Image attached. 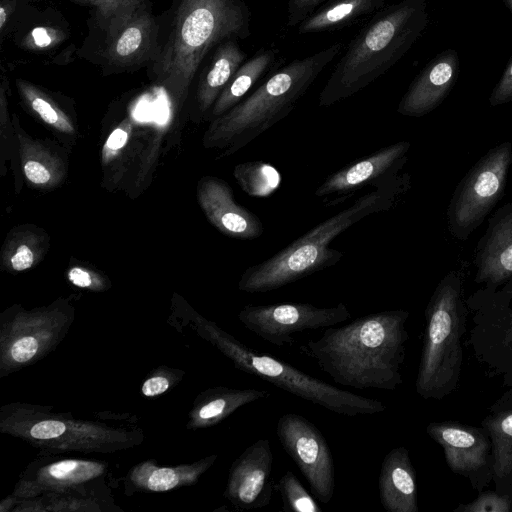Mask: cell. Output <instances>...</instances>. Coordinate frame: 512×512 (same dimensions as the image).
Masks as SVG:
<instances>
[{
  "mask_svg": "<svg viewBox=\"0 0 512 512\" xmlns=\"http://www.w3.org/2000/svg\"><path fill=\"white\" fill-rule=\"evenodd\" d=\"M244 0H174L159 19L150 79L181 105L204 62L222 42L251 35Z\"/></svg>",
  "mask_w": 512,
  "mask_h": 512,
  "instance_id": "6da1fadb",
  "label": "cell"
},
{
  "mask_svg": "<svg viewBox=\"0 0 512 512\" xmlns=\"http://www.w3.org/2000/svg\"><path fill=\"white\" fill-rule=\"evenodd\" d=\"M409 311L385 310L324 330L300 347L334 383L394 391L403 383Z\"/></svg>",
  "mask_w": 512,
  "mask_h": 512,
  "instance_id": "7a4b0ae2",
  "label": "cell"
},
{
  "mask_svg": "<svg viewBox=\"0 0 512 512\" xmlns=\"http://www.w3.org/2000/svg\"><path fill=\"white\" fill-rule=\"evenodd\" d=\"M408 187L407 174L375 187L270 258L248 267L238 289L249 294L265 293L335 265L343 253L329 247L332 241L363 218L393 208Z\"/></svg>",
  "mask_w": 512,
  "mask_h": 512,
  "instance_id": "3957f363",
  "label": "cell"
},
{
  "mask_svg": "<svg viewBox=\"0 0 512 512\" xmlns=\"http://www.w3.org/2000/svg\"><path fill=\"white\" fill-rule=\"evenodd\" d=\"M428 22L426 0H401L375 13L349 43L318 105L329 107L372 84L412 48Z\"/></svg>",
  "mask_w": 512,
  "mask_h": 512,
  "instance_id": "277c9868",
  "label": "cell"
},
{
  "mask_svg": "<svg viewBox=\"0 0 512 512\" xmlns=\"http://www.w3.org/2000/svg\"><path fill=\"white\" fill-rule=\"evenodd\" d=\"M342 49V43H334L275 70L247 97L211 121L204 146L221 150V157L247 146L294 110Z\"/></svg>",
  "mask_w": 512,
  "mask_h": 512,
  "instance_id": "5b68a950",
  "label": "cell"
},
{
  "mask_svg": "<svg viewBox=\"0 0 512 512\" xmlns=\"http://www.w3.org/2000/svg\"><path fill=\"white\" fill-rule=\"evenodd\" d=\"M421 356L415 381L424 400H443L459 386L468 309L463 297V276L448 272L426 306Z\"/></svg>",
  "mask_w": 512,
  "mask_h": 512,
  "instance_id": "8992f818",
  "label": "cell"
},
{
  "mask_svg": "<svg viewBox=\"0 0 512 512\" xmlns=\"http://www.w3.org/2000/svg\"><path fill=\"white\" fill-rule=\"evenodd\" d=\"M470 320L467 346L500 395L489 412L512 407V279L484 286L465 299Z\"/></svg>",
  "mask_w": 512,
  "mask_h": 512,
  "instance_id": "52a82bcc",
  "label": "cell"
},
{
  "mask_svg": "<svg viewBox=\"0 0 512 512\" xmlns=\"http://www.w3.org/2000/svg\"><path fill=\"white\" fill-rule=\"evenodd\" d=\"M214 336L221 350L239 370L333 413L354 417L386 410L381 401L342 390L285 361L251 349L226 333L215 332Z\"/></svg>",
  "mask_w": 512,
  "mask_h": 512,
  "instance_id": "ba28073f",
  "label": "cell"
},
{
  "mask_svg": "<svg viewBox=\"0 0 512 512\" xmlns=\"http://www.w3.org/2000/svg\"><path fill=\"white\" fill-rule=\"evenodd\" d=\"M512 143L502 142L488 151L457 185L447 209L448 229L466 240L484 221L502 197L509 167Z\"/></svg>",
  "mask_w": 512,
  "mask_h": 512,
  "instance_id": "9c48e42d",
  "label": "cell"
},
{
  "mask_svg": "<svg viewBox=\"0 0 512 512\" xmlns=\"http://www.w3.org/2000/svg\"><path fill=\"white\" fill-rule=\"evenodd\" d=\"M103 35L97 49L106 72L131 71L148 65L156 46L158 22L147 2L108 17L94 16Z\"/></svg>",
  "mask_w": 512,
  "mask_h": 512,
  "instance_id": "30bf717a",
  "label": "cell"
},
{
  "mask_svg": "<svg viewBox=\"0 0 512 512\" xmlns=\"http://www.w3.org/2000/svg\"><path fill=\"white\" fill-rule=\"evenodd\" d=\"M238 318L265 342L283 347L292 346L297 333L336 326L350 319L351 313L344 303L327 308L310 303L248 304Z\"/></svg>",
  "mask_w": 512,
  "mask_h": 512,
  "instance_id": "8fae6325",
  "label": "cell"
},
{
  "mask_svg": "<svg viewBox=\"0 0 512 512\" xmlns=\"http://www.w3.org/2000/svg\"><path fill=\"white\" fill-rule=\"evenodd\" d=\"M276 435L284 451L308 481L312 495L321 503L328 504L334 495L335 467L322 432L304 416L285 413L277 421Z\"/></svg>",
  "mask_w": 512,
  "mask_h": 512,
  "instance_id": "7c38bea8",
  "label": "cell"
},
{
  "mask_svg": "<svg viewBox=\"0 0 512 512\" xmlns=\"http://www.w3.org/2000/svg\"><path fill=\"white\" fill-rule=\"evenodd\" d=\"M426 433L443 451L450 470L480 492L493 480L492 442L483 426L459 421L430 422Z\"/></svg>",
  "mask_w": 512,
  "mask_h": 512,
  "instance_id": "4fadbf2b",
  "label": "cell"
},
{
  "mask_svg": "<svg viewBox=\"0 0 512 512\" xmlns=\"http://www.w3.org/2000/svg\"><path fill=\"white\" fill-rule=\"evenodd\" d=\"M410 142L399 141L348 164L327 176L315 191L326 204L336 205L368 187H377L397 177L407 162Z\"/></svg>",
  "mask_w": 512,
  "mask_h": 512,
  "instance_id": "5bb4252c",
  "label": "cell"
},
{
  "mask_svg": "<svg viewBox=\"0 0 512 512\" xmlns=\"http://www.w3.org/2000/svg\"><path fill=\"white\" fill-rule=\"evenodd\" d=\"M273 454L269 439L248 446L233 463L226 489L227 498L241 510L266 507L272 499Z\"/></svg>",
  "mask_w": 512,
  "mask_h": 512,
  "instance_id": "9a60e30c",
  "label": "cell"
},
{
  "mask_svg": "<svg viewBox=\"0 0 512 512\" xmlns=\"http://www.w3.org/2000/svg\"><path fill=\"white\" fill-rule=\"evenodd\" d=\"M197 193L207 219L224 235L241 240L262 236L264 225L261 219L236 202L231 187L222 179L203 177Z\"/></svg>",
  "mask_w": 512,
  "mask_h": 512,
  "instance_id": "2e32d148",
  "label": "cell"
},
{
  "mask_svg": "<svg viewBox=\"0 0 512 512\" xmlns=\"http://www.w3.org/2000/svg\"><path fill=\"white\" fill-rule=\"evenodd\" d=\"M460 62L455 49L436 55L417 75L402 96L397 112L422 117L436 109L457 81Z\"/></svg>",
  "mask_w": 512,
  "mask_h": 512,
  "instance_id": "e0dca14e",
  "label": "cell"
},
{
  "mask_svg": "<svg viewBox=\"0 0 512 512\" xmlns=\"http://www.w3.org/2000/svg\"><path fill=\"white\" fill-rule=\"evenodd\" d=\"M475 282L497 288L512 279V203L489 219L475 254Z\"/></svg>",
  "mask_w": 512,
  "mask_h": 512,
  "instance_id": "ac0fdd59",
  "label": "cell"
},
{
  "mask_svg": "<svg viewBox=\"0 0 512 512\" xmlns=\"http://www.w3.org/2000/svg\"><path fill=\"white\" fill-rule=\"evenodd\" d=\"M378 489L380 502L387 512L419 511L416 472L406 447H395L385 455Z\"/></svg>",
  "mask_w": 512,
  "mask_h": 512,
  "instance_id": "d6986e66",
  "label": "cell"
},
{
  "mask_svg": "<svg viewBox=\"0 0 512 512\" xmlns=\"http://www.w3.org/2000/svg\"><path fill=\"white\" fill-rule=\"evenodd\" d=\"M246 59L247 54L236 39L222 42L210 54L197 75L195 105L200 117L207 113L209 116L217 98Z\"/></svg>",
  "mask_w": 512,
  "mask_h": 512,
  "instance_id": "ffe728a7",
  "label": "cell"
},
{
  "mask_svg": "<svg viewBox=\"0 0 512 512\" xmlns=\"http://www.w3.org/2000/svg\"><path fill=\"white\" fill-rule=\"evenodd\" d=\"M277 49H260L235 72L214 103L209 118L223 115L238 104L251 88L278 66Z\"/></svg>",
  "mask_w": 512,
  "mask_h": 512,
  "instance_id": "44dd1931",
  "label": "cell"
},
{
  "mask_svg": "<svg viewBox=\"0 0 512 512\" xmlns=\"http://www.w3.org/2000/svg\"><path fill=\"white\" fill-rule=\"evenodd\" d=\"M481 426L492 442L494 488L512 495V407L489 412Z\"/></svg>",
  "mask_w": 512,
  "mask_h": 512,
  "instance_id": "7402d4cb",
  "label": "cell"
},
{
  "mask_svg": "<svg viewBox=\"0 0 512 512\" xmlns=\"http://www.w3.org/2000/svg\"><path fill=\"white\" fill-rule=\"evenodd\" d=\"M384 0H328L304 19L298 34H311L340 29L359 19L377 13Z\"/></svg>",
  "mask_w": 512,
  "mask_h": 512,
  "instance_id": "603a6c76",
  "label": "cell"
},
{
  "mask_svg": "<svg viewBox=\"0 0 512 512\" xmlns=\"http://www.w3.org/2000/svg\"><path fill=\"white\" fill-rule=\"evenodd\" d=\"M233 176L240 188L254 198L271 196L282 182L280 172L272 164L264 161L240 163L234 167Z\"/></svg>",
  "mask_w": 512,
  "mask_h": 512,
  "instance_id": "cb8c5ba5",
  "label": "cell"
},
{
  "mask_svg": "<svg viewBox=\"0 0 512 512\" xmlns=\"http://www.w3.org/2000/svg\"><path fill=\"white\" fill-rule=\"evenodd\" d=\"M17 87L27 106L46 124L60 132H74L70 119L48 94L25 80H17Z\"/></svg>",
  "mask_w": 512,
  "mask_h": 512,
  "instance_id": "d4e9b609",
  "label": "cell"
},
{
  "mask_svg": "<svg viewBox=\"0 0 512 512\" xmlns=\"http://www.w3.org/2000/svg\"><path fill=\"white\" fill-rule=\"evenodd\" d=\"M275 489L280 494L282 510L286 512H322V508L292 471L288 470L280 477Z\"/></svg>",
  "mask_w": 512,
  "mask_h": 512,
  "instance_id": "484cf974",
  "label": "cell"
},
{
  "mask_svg": "<svg viewBox=\"0 0 512 512\" xmlns=\"http://www.w3.org/2000/svg\"><path fill=\"white\" fill-rule=\"evenodd\" d=\"M455 512H512V495L482 490L471 502L459 504Z\"/></svg>",
  "mask_w": 512,
  "mask_h": 512,
  "instance_id": "4316f807",
  "label": "cell"
},
{
  "mask_svg": "<svg viewBox=\"0 0 512 512\" xmlns=\"http://www.w3.org/2000/svg\"><path fill=\"white\" fill-rule=\"evenodd\" d=\"M90 463H83L74 460H65L54 463L49 467V474L58 480L76 479V478H89L95 473V467L89 465Z\"/></svg>",
  "mask_w": 512,
  "mask_h": 512,
  "instance_id": "83f0119b",
  "label": "cell"
},
{
  "mask_svg": "<svg viewBox=\"0 0 512 512\" xmlns=\"http://www.w3.org/2000/svg\"><path fill=\"white\" fill-rule=\"evenodd\" d=\"M94 8V16L108 17L135 7L146 0H70Z\"/></svg>",
  "mask_w": 512,
  "mask_h": 512,
  "instance_id": "f1b7e54d",
  "label": "cell"
},
{
  "mask_svg": "<svg viewBox=\"0 0 512 512\" xmlns=\"http://www.w3.org/2000/svg\"><path fill=\"white\" fill-rule=\"evenodd\" d=\"M328 0H288L287 26L295 27Z\"/></svg>",
  "mask_w": 512,
  "mask_h": 512,
  "instance_id": "f546056e",
  "label": "cell"
},
{
  "mask_svg": "<svg viewBox=\"0 0 512 512\" xmlns=\"http://www.w3.org/2000/svg\"><path fill=\"white\" fill-rule=\"evenodd\" d=\"M26 178L34 185L47 186L54 181L52 170L43 161L28 158L23 164Z\"/></svg>",
  "mask_w": 512,
  "mask_h": 512,
  "instance_id": "4dcf8cb0",
  "label": "cell"
},
{
  "mask_svg": "<svg viewBox=\"0 0 512 512\" xmlns=\"http://www.w3.org/2000/svg\"><path fill=\"white\" fill-rule=\"evenodd\" d=\"M512 101V60L504 70L489 97L491 106H499Z\"/></svg>",
  "mask_w": 512,
  "mask_h": 512,
  "instance_id": "1f68e13d",
  "label": "cell"
},
{
  "mask_svg": "<svg viewBox=\"0 0 512 512\" xmlns=\"http://www.w3.org/2000/svg\"><path fill=\"white\" fill-rule=\"evenodd\" d=\"M178 483V475L169 468L156 469L150 475L147 485L153 491H166L174 488Z\"/></svg>",
  "mask_w": 512,
  "mask_h": 512,
  "instance_id": "d6a6232c",
  "label": "cell"
},
{
  "mask_svg": "<svg viewBox=\"0 0 512 512\" xmlns=\"http://www.w3.org/2000/svg\"><path fill=\"white\" fill-rule=\"evenodd\" d=\"M66 426L64 423L55 420H45L36 423L30 430V434L35 439H52L64 434Z\"/></svg>",
  "mask_w": 512,
  "mask_h": 512,
  "instance_id": "836d02e7",
  "label": "cell"
},
{
  "mask_svg": "<svg viewBox=\"0 0 512 512\" xmlns=\"http://www.w3.org/2000/svg\"><path fill=\"white\" fill-rule=\"evenodd\" d=\"M36 260V255L33 249L22 243L18 245L13 254L9 258V264L15 271H24L33 266Z\"/></svg>",
  "mask_w": 512,
  "mask_h": 512,
  "instance_id": "e575fe53",
  "label": "cell"
},
{
  "mask_svg": "<svg viewBox=\"0 0 512 512\" xmlns=\"http://www.w3.org/2000/svg\"><path fill=\"white\" fill-rule=\"evenodd\" d=\"M38 342L34 337H22L11 348V355L17 362L30 360L38 350Z\"/></svg>",
  "mask_w": 512,
  "mask_h": 512,
  "instance_id": "d590c367",
  "label": "cell"
},
{
  "mask_svg": "<svg viewBox=\"0 0 512 512\" xmlns=\"http://www.w3.org/2000/svg\"><path fill=\"white\" fill-rule=\"evenodd\" d=\"M58 33L50 27H37L29 35L28 46L33 48H47L56 44Z\"/></svg>",
  "mask_w": 512,
  "mask_h": 512,
  "instance_id": "8d00e7d4",
  "label": "cell"
},
{
  "mask_svg": "<svg viewBox=\"0 0 512 512\" xmlns=\"http://www.w3.org/2000/svg\"><path fill=\"white\" fill-rule=\"evenodd\" d=\"M129 128L128 124L119 126L109 135L104 146L106 155L119 151L126 145L129 137Z\"/></svg>",
  "mask_w": 512,
  "mask_h": 512,
  "instance_id": "74e56055",
  "label": "cell"
},
{
  "mask_svg": "<svg viewBox=\"0 0 512 512\" xmlns=\"http://www.w3.org/2000/svg\"><path fill=\"white\" fill-rule=\"evenodd\" d=\"M169 387V382L165 377L156 376L148 379L142 386V393L145 396H155L165 392Z\"/></svg>",
  "mask_w": 512,
  "mask_h": 512,
  "instance_id": "f35d334b",
  "label": "cell"
},
{
  "mask_svg": "<svg viewBox=\"0 0 512 512\" xmlns=\"http://www.w3.org/2000/svg\"><path fill=\"white\" fill-rule=\"evenodd\" d=\"M68 278L72 284L81 288H87L93 284L91 273L82 267H72L68 272Z\"/></svg>",
  "mask_w": 512,
  "mask_h": 512,
  "instance_id": "ab89813d",
  "label": "cell"
},
{
  "mask_svg": "<svg viewBox=\"0 0 512 512\" xmlns=\"http://www.w3.org/2000/svg\"><path fill=\"white\" fill-rule=\"evenodd\" d=\"M8 16H9V6H8V3L7 4L2 3L0 5V29H1V32L4 31V27H5V25L7 24V21H8Z\"/></svg>",
  "mask_w": 512,
  "mask_h": 512,
  "instance_id": "60d3db41",
  "label": "cell"
},
{
  "mask_svg": "<svg viewBox=\"0 0 512 512\" xmlns=\"http://www.w3.org/2000/svg\"><path fill=\"white\" fill-rule=\"evenodd\" d=\"M505 4L508 6L510 12L512 13V0H503Z\"/></svg>",
  "mask_w": 512,
  "mask_h": 512,
  "instance_id": "b9f144b4",
  "label": "cell"
}]
</instances>
